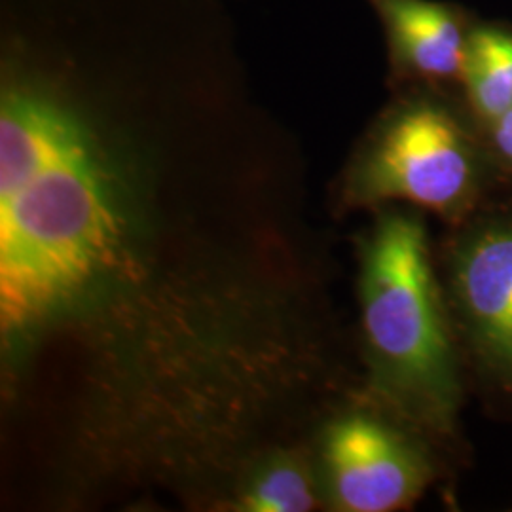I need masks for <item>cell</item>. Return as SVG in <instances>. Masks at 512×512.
Wrapping results in <instances>:
<instances>
[{"label":"cell","mask_w":512,"mask_h":512,"mask_svg":"<svg viewBox=\"0 0 512 512\" xmlns=\"http://www.w3.org/2000/svg\"><path fill=\"white\" fill-rule=\"evenodd\" d=\"M143 186L131 156L71 93L38 76L4 80L0 321L10 353L92 319L133 323L148 274Z\"/></svg>","instance_id":"obj_1"},{"label":"cell","mask_w":512,"mask_h":512,"mask_svg":"<svg viewBox=\"0 0 512 512\" xmlns=\"http://www.w3.org/2000/svg\"><path fill=\"white\" fill-rule=\"evenodd\" d=\"M359 304L372 399L435 442L456 439L467 366L418 213L380 209L359 247Z\"/></svg>","instance_id":"obj_2"},{"label":"cell","mask_w":512,"mask_h":512,"mask_svg":"<svg viewBox=\"0 0 512 512\" xmlns=\"http://www.w3.org/2000/svg\"><path fill=\"white\" fill-rule=\"evenodd\" d=\"M492 152L456 110L410 97L389 110L349 165L342 202L382 209L408 203L450 226L490 202Z\"/></svg>","instance_id":"obj_3"},{"label":"cell","mask_w":512,"mask_h":512,"mask_svg":"<svg viewBox=\"0 0 512 512\" xmlns=\"http://www.w3.org/2000/svg\"><path fill=\"white\" fill-rule=\"evenodd\" d=\"M440 277L467 372L512 416V205L488 202L454 224Z\"/></svg>","instance_id":"obj_4"},{"label":"cell","mask_w":512,"mask_h":512,"mask_svg":"<svg viewBox=\"0 0 512 512\" xmlns=\"http://www.w3.org/2000/svg\"><path fill=\"white\" fill-rule=\"evenodd\" d=\"M435 440L370 399L330 421L319 484L336 511L393 512L414 505L439 478Z\"/></svg>","instance_id":"obj_5"},{"label":"cell","mask_w":512,"mask_h":512,"mask_svg":"<svg viewBox=\"0 0 512 512\" xmlns=\"http://www.w3.org/2000/svg\"><path fill=\"white\" fill-rule=\"evenodd\" d=\"M391 44L408 76L431 82L461 80L469 35L458 16L433 0H372Z\"/></svg>","instance_id":"obj_6"},{"label":"cell","mask_w":512,"mask_h":512,"mask_svg":"<svg viewBox=\"0 0 512 512\" xmlns=\"http://www.w3.org/2000/svg\"><path fill=\"white\" fill-rule=\"evenodd\" d=\"M461 82L478 120L490 124L512 109V35L484 27L469 35Z\"/></svg>","instance_id":"obj_7"},{"label":"cell","mask_w":512,"mask_h":512,"mask_svg":"<svg viewBox=\"0 0 512 512\" xmlns=\"http://www.w3.org/2000/svg\"><path fill=\"white\" fill-rule=\"evenodd\" d=\"M321 494V484L304 459L277 454L256 465L239 492V505L251 512H306Z\"/></svg>","instance_id":"obj_8"},{"label":"cell","mask_w":512,"mask_h":512,"mask_svg":"<svg viewBox=\"0 0 512 512\" xmlns=\"http://www.w3.org/2000/svg\"><path fill=\"white\" fill-rule=\"evenodd\" d=\"M482 128L486 131V145L495 164L507 171L512 179V109Z\"/></svg>","instance_id":"obj_9"}]
</instances>
